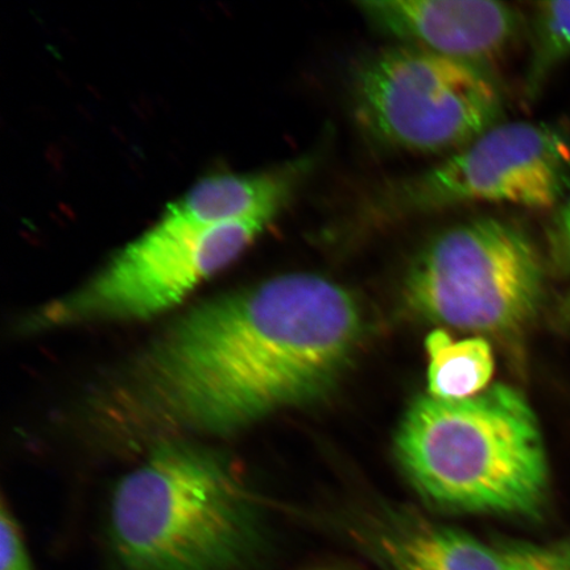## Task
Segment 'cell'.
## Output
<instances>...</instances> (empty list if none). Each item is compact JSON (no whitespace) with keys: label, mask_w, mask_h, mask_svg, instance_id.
I'll list each match as a JSON object with an SVG mask.
<instances>
[{"label":"cell","mask_w":570,"mask_h":570,"mask_svg":"<svg viewBox=\"0 0 570 570\" xmlns=\"http://www.w3.org/2000/svg\"><path fill=\"white\" fill-rule=\"evenodd\" d=\"M363 336L351 291L316 274L271 277L170 321L101 391L95 415L127 444L223 438L326 394Z\"/></svg>","instance_id":"1"},{"label":"cell","mask_w":570,"mask_h":570,"mask_svg":"<svg viewBox=\"0 0 570 570\" xmlns=\"http://www.w3.org/2000/svg\"><path fill=\"white\" fill-rule=\"evenodd\" d=\"M109 532L119 570H254L266 546L244 474L191 439L148 448L114 490Z\"/></svg>","instance_id":"2"},{"label":"cell","mask_w":570,"mask_h":570,"mask_svg":"<svg viewBox=\"0 0 570 570\" xmlns=\"http://www.w3.org/2000/svg\"><path fill=\"white\" fill-rule=\"evenodd\" d=\"M395 449L413 487L441 509L538 519L546 508L543 434L522 392L505 384L459 401L420 396Z\"/></svg>","instance_id":"3"},{"label":"cell","mask_w":570,"mask_h":570,"mask_svg":"<svg viewBox=\"0 0 570 570\" xmlns=\"http://www.w3.org/2000/svg\"><path fill=\"white\" fill-rule=\"evenodd\" d=\"M402 292L409 309L430 323L514 341L538 316L544 267L518 226L482 217L428 240Z\"/></svg>","instance_id":"4"},{"label":"cell","mask_w":570,"mask_h":570,"mask_svg":"<svg viewBox=\"0 0 570 570\" xmlns=\"http://www.w3.org/2000/svg\"><path fill=\"white\" fill-rule=\"evenodd\" d=\"M271 223L254 218L204 226L161 216L87 282L35 311L23 330L46 332L163 315L230 266Z\"/></svg>","instance_id":"5"},{"label":"cell","mask_w":570,"mask_h":570,"mask_svg":"<svg viewBox=\"0 0 570 570\" xmlns=\"http://www.w3.org/2000/svg\"><path fill=\"white\" fill-rule=\"evenodd\" d=\"M370 135L420 154L454 153L501 124L504 99L487 68L407 46L370 56L354 77Z\"/></svg>","instance_id":"6"},{"label":"cell","mask_w":570,"mask_h":570,"mask_svg":"<svg viewBox=\"0 0 570 570\" xmlns=\"http://www.w3.org/2000/svg\"><path fill=\"white\" fill-rule=\"evenodd\" d=\"M570 187V142L543 124H499L376 202L386 217L463 204L552 208Z\"/></svg>","instance_id":"7"},{"label":"cell","mask_w":570,"mask_h":570,"mask_svg":"<svg viewBox=\"0 0 570 570\" xmlns=\"http://www.w3.org/2000/svg\"><path fill=\"white\" fill-rule=\"evenodd\" d=\"M356 9L403 46L483 68L508 51L523 24L510 4L490 0H360Z\"/></svg>","instance_id":"8"},{"label":"cell","mask_w":570,"mask_h":570,"mask_svg":"<svg viewBox=\"0 0 570 570\" xmlns=\"http://www.w3.org/2000/svg\"><path fill=\"white\" fill-rule=\"evenodd\" d=\"M360 538L383 570H503L498 548L422 517L376 518Z\"/></svg>","instance_id":"9"},{"label":"cell","mask_w":570,"mask_h":570,"mask_svg":"<svg viewBox=\"0 0 570 570\" xmlns=\"http://www.w3.org/2000/svg\"><path fill=\"white\" fill-rule=\"evenodd\" d=\"M315 159L308 156L262 174L204 178L170 204L163 217L204 226L254 218L274 220L311 173Z\"/></svg>","instance_id":"10"},{"label":"cell","mask_w":570,"mask_h":570,"mask_svg":"<svg viewBox=\"0 0 570 570\" xmlns=\"http://www.w3.org/2000/svg\"><path fill=\"white\" fill-rule=\"evenodd\" d=\"M428 395L459 401L481 394L493 380V348L482 337L455 341L445 331L425 340Z\"/></svg>","instance_id":"11"},{"label":"cell","mask_w":570,"mask_h":570,"mask_svg":"<svg viewBox=\"0 0 570 570\" xmlns=\"http://www.w3.org/2000/svg\"><path fill=\"white\" fill-rule=\"evenodd\" d=\"M570 57V0L538 3L534 9L532 49L524 90L534 98L548 76Z\"/></svg>","instance_id":"12"},{"label":"cell","mask_w":570,"mask_h":570,"mask_svg":"<svg viewBox=\"0 0 570 570\" xmlns=\"http://www.w3.org/2000/svg\"><path fill=\"white\" fill-rule=\"evenodd\" d=\"M503 570H570V538L551 544L505 543L498 548Z\"/></svg>","instance_id":"13"},{"label":"cell","mask_w":570,"mask_h":570,"mask_svg":"<svg viewBox=\"0 0 570 570\" xmlns=\"http://www.w3.org/2000/svg\"><path fill=\"white\" fill-rule=\"evenodd\" d=\"M0 570H36L23 532L6 503L0 514Z\"/></svg>","instance_id":"14"},{"label":"cell","mask_w":570,"mask_h":570,"mask_svg":"<svg viewBox=\"0 0 570 570\" xmlns=\"http://www.w3.org/2000/svg\"><path fill=\"white\" fill-rule=\"evenodd\" d=\"M552 248L558 266L570 271V199L556 220L552 232Z\"/></svg>","instance_id":"15"},{"label":"cell","mask_w":570,"mask_h":570,"mask_svg":"<svg viewBox=\"0 0 570 570\" xmlns=\"http://www.w3.org/2000/svg\"><path fill=\"white\" fill-rule=\"evenodd\" d=\"M562 317H564L567 323L570 325V295L568 296L564 305H562Z\"/></svg>","instance_id":"16"},{"label":"cell","mask_w":570,"mask_h":570,"mask_svg":"<svg viewBox=\"0 0 570 570\" xmlns=\"http://www.w3.org/2000/svg\"><path fill=\"white\" fill-rule=\"evenodd\" d=\"M312 570H342V569L336 568V567H323V568H316V569H312Z\"/></svg>","instance_id":"17"}]
</instances>
